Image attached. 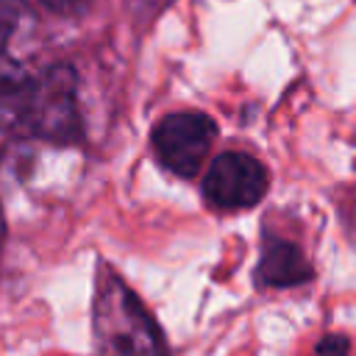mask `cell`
Returning <instances> with one entry per match:
<instances>
[{
	"mask_svg": "<svg viewBox=\"0 0 356 356\" xmlns=\"http://www.w3.org/2000/svg\"><path fill=\"white\" fill-rule=\"evenodd\" d=\"M92 337L97 356H167L156 317L106 261L97 264Z\"/></svg>",
	"mask_w": 356,
	"mask_h": 356,
	"instance_id": "1",
	"label": "cell"
},
{
	"mask_svg": "<svg viewBox=\"0 0 356 356\" xmlns=\"http://www.w3.org/2000/svg\"><path fill=\"white\" fill-rule=\"evenodd\" d=\"M78 78L67 64H53L36 78L31 131L39 136L72 145L81 139V114H78Z\"/></svg>",
	"mask_w": 356,
	"mask_h": 356,
	"instance_id": "2",
	"label": "cell"
},
{
	"mask_svg": "<svg viewBox=\"0 0 356 356\" xmlns=\"http://www.w3.org/2000/svg\"><path fill=\"white\" fill-rule=\"evenodd\" d=\"M214 134H217V125L209 114L172 111L156 122L153 150L170 172L181 175V178H192L200 170V164L214 142Z\"/></svg>",
	"mask_w": 356,
	"mask_h": 356,
	"instance_id": "3",
	"label": "cell"
},
{
	"mask_svg": "<svg viewBox=\"0 0 356 356\" xmlns=\"http://www.w3.org/2000/svg\"><path fill=\"white\" fill-rule=\"evenodd\" d=\"M270 186L264 164L239 150L220 153L203 178V197L214 209H250L256 206Z\"/></svg>",
	"mask_w": 356,
	"mask_h": 356,
	"instance_id": "4",
	"label": "cell"
},
{
	"mask_svg": "<svg viewBox=\"0 0 356 356\" xmlns=\"http://www.w3.org/2000/svg\"><path fill=\"white\" fill-rule=\"evenodd\" d=\"M314 278V270L306 259V253L284 236L264 234L261 239V256L256 267V284L270 286V289H286V286H300Z\"/></svg>",
	"mask_w": 356,
	"mask_h": 356,
	"instance_id": "5",
	"label": "cell"
},
{
	"mask_svg": "<svg viewBox=\"0 0 356 356\" xmlns=\"http://www.w3.org/2000/svg\"><path fill=\"white\" fill-rule=\"evenodd\" d=\"M36 78L0 50V131L31 128Z\"/></svg>",
	"mask_w": 356,
	"mask_h": 356,
	"instance_id": "6",
	"label": "cell"
},
{
	"mask_svg": "<svg viewBox=\"0 0 356 356\" xmlns=\"http://www.w3.org/2000/svg\"><path fill=\"white\" fill-rule=\"evenodd\" d=\"M298 356H356V337L339 328L317 331L300 345Z\"/></svg>",
	"mask_w": 356,
	"mask_h": 356,
	"instance_id": "7",
	"label": "cell"
},
{
	"mask_svg": "<svg viewBox=\"0 0 356 356\" xmlns=\"http://www.w3.org/2000/svg\"><path fill=\"white\" fill-rule=\"evenodd\" d=\"M25 3L22 0H0V44L17 31Z\"/></svg>",
	"mask_w": 356,
	"mask_h": 356,
	"instance_id": "8",
	"label": "cell"
},
{
	"mask_svg": "<svg viewBox=\"0 0 356 356\" xmlns=\"http://www.w3.org/2000/svg\"><path fill=\"white\" fill-rule=\"evenodd\" d=\"M172 0H128V11L139 25H150Z\"/></svg>",
	"mask_w": 356,
	"mask_h": 356,
	"instance_id": "9",
	"label": "cell"
},
{
	"mask_svg": "<svg viewBox=\"0 0 356 356\" xmlns=\"http://www.w3.org/2000/svg\"><path fill=\"white\" fill-rule=\"evenodd\" d=\"M50 11H56V14H72V11H78L81 8V3L83 0H42Z\"/></svg>",
	"mask_w": 356,
	"mask_h": 356,
	"instance_id": "10",
	"label": "cell"
},
{
	"mask_svg": "<svg viewBox=\"0 0 356 356\" xmlns=\"http://www.w3.org/2000/svg\"><path fill=\"white\" fill-rule=\"evenodd\" d=\"M53 356H64V353H53Z\"/></svg>",
	"mask_w": 356,
	"mask_h": 356,
	"instance_id": "11",
	"label": "cell"
}]
</instances>
